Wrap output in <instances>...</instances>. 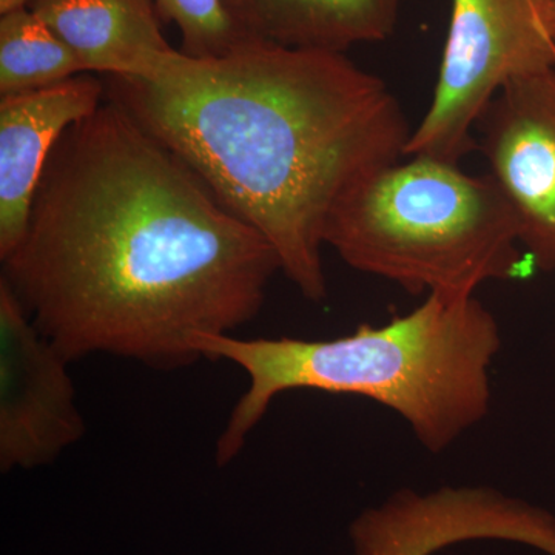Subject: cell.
Segmentation results:
<instances>
[{
	"mask_svg": "<svg viewBox=\"0 0 555 555\" xmlns=\"http://www.w3.org/2000/svg\"><path fill=\"white\" fill-rule=\"evenodd\" d=\"M164 20L181 33L182 53L196 60L229 54L250 40L233 21L225 0H155Z\"/></svg>",
	"mask_w": 555,
	"mask_h": 555,
	"instance_id": "13",
	"label": "cell"
},
{
	"mask_svg": "<svg viewBox=\"0 0 555 555\" xmlns=\"http://www.w3.org/2000/svg\"><path fill=\"white\" fill-rule=\"evenodd\" d=\"M2 278L69 363L175 371L258 315L280 259L188 164L108 100L51 152Z\"/></svg>",
	"mask_w": 555,
	"mask_h": 555,
	"instance_id": "1",
	"label": "cell"
},
{
	"mask_svg": "<svg viewBox=\"0 0 555 555\" xmlns=\"http://www.w3.org/2000/svg\"><path fill=\"white\" fill-rule=\"evenodd\" d=\"M30 0H0V13L17 9V7L28 5Z\"/></svg>",
	"mask_w": 555,
	"mask_h": 555,
	"instance_id": "14",
	"label": "cell"
},
{
	"mask_svg": "<svg viewBox=\"0 0 555 555\" xmlns=\"http://www.w3.org/2000/svg\"><path fill=\"white\" fill-rule=\"evenodd\" d=\"M86 75L82 64L28 5L0 17V94L30 93Z\"/></svg>",
	"mask_w": 555,
	"mask_h": 555,
	"instance_id": "11",
	"label": "cell"
},
{
	"mask_svg": "<svg viewBox=\"0 0 555 555\" xmlns=\"http://www.w3.org/2000/svg\"><path fill=\"white\" fill-rule=\"evenodd\" d=\"M476 129L532 269L555 270V68L507 82Z\"/></svg>",
	"mask_w": 555,
	"mask_h": 555,
	"instance_id": "7",
	"label": "cell"
},
{
	"mask_svg": "<svg viewBox=\"0 0 555 555\" xmlns=\"http://www.w3.org/2000/svg\"><path fill=\"white\" fill-rule=\"evenodd\" d=\"M353 555H433L454 543L447 517L425 500L396 492L349 528Z\"/></svg>",
	"mask_w": 555,
	"mask_h": 555,
	"instance_id": "12",
	"label": "cell"
},
{
	"mask_svg": "<svg viewBox=\"0 0 555 555\" xmlns=\"http://www.w3.org/2000/svg\"><path fill=\"white\" fill-rule=\"evenodd\" d=\"M500 349L499 323L476 295H427L406 315L332 339H203L204 360L230 361L248 378L218 438V465L243 451L275 398L298 389L369 398L400 415L427 451L443 452L491 411Z\"/></svg>",
	"mask_w": 555,
	"mask_h": 555,
	"instance_id": "3",
	"label": "cell"
},
{
	"mask_svg": "<svg viewBox=\"0 0 555 555\" xmlns=\"http://www.w3.org/2000/svg\"><path fill=\"white\" fill-rule=\"evenodd\" d=\"M404 0H225L250 39L288 49L345 53L396 30Z\"/></svg>",
	"mask_w": 555,
	"mask_h": 555,
	"instance_id": "10",
	"label": "cell"
},
{
	"mask_svg": "<svg viewBox=\"0 0 555 555\" xmlns=\"http://www.w3.org/2000/svg\"><path fill=\"white\" fill-rule=\"evenodd\" d=\"M118 102L258 230L310 301L327 297L321 250L347 189L398 163L411 138L400 102L345 53L250 39L229 54L182 53L167 78L105 76Z\"/></svg>",
	"mask_w": 555,
	"mask_h": 555,
	"instance_id": "2",
	"label": "cell"
},
{
	"mask_svg": "<svg viewBox=\"0 0 555 555\" xmlns=\"http://www.w3.org/2000/svg\"><path fill=\"white\" fill-rule=\"evenodd\" d=\"M28 7L86 73L156 82L182 60L160 31L155 0H30Z\"/></svg>",
	"mask_w": 555,
	"mask_h": 555,
	"instance_id": "9",
	"label": "cell"
},
{
	"mask_svg": "<svg viewBox=\"0 0 555 555\" xmlns=\"http://www.w3.org/2000/svg\"><path fill=\"white\" fill-rule=\"evenodd\" d=\"M343 193L324 230L350 268L414 295H476L531 270L518 225L489 175L411 156Z\"/></svg>",
	"mask_w": 555,
	"mask_h": 555,
	"instance_id": "4",
	"label": "cell"
},
{
	"mask_svg": "<svg viewBox=\"0 0 555 555\" xmlns=\"http://www.w3.org/2000/svg\"><path fill=\"white\" fill-rule=\"evenodd\" d=\"M555 68L550 0H452L433 104L406 156L459 164L489 102L511 80Z\"/></svg>",
	"mask_w": 555,
	"mask_h": 555,
	"instance_id": "5",
	"label": "cell"
},
{
	"mask_svg": "<svg viewBox=\"0 0 555 555\" xmlns=\"http://www.w3.org/2000/svg\"><path fill=\"white\" fill-rule=\"evenodd\" d=\"M550 21H551V30H553L554 42H555V0H550Z\"/></svg>",
	"mask_w": 555,
	"mask_h": 555,
	"instance_id": "15",
	"label": "cell"
},
{
	"mask_svg": "<svg viewBox=\"0 0 555 555\" xmlns=\"http://www.w3.org/2000/svg\"><path fill=\"white\" fill-rule=\"evenodd\" d=\"M104 80L90 73L0 98V258L20 246L40 178L62 134L96 112Z\"/></svg>",
	"mask_w": 555,
	"mask_h": 555,
	"instance_id": "8",
	"label": "cell"
},
{
	"mask_svg": "<svg viewBox=\"0 0 555 555\" xmlns=\"http://www.w3.org/2000/svg\"><path fill=\"white\" fill-rule=\"evenodd\" d=\"M69 361L0 280V469L50 465L86 434Z\"/></svg>",
	"mask_w": 555,
	"mask_h": 555,
	"instance_id": "6",
	"label": "cell"
}]
</instances>
